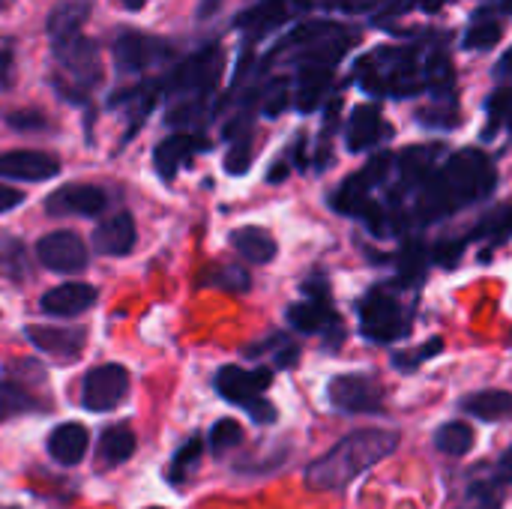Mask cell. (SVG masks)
Masks as SVG:
<instances>
[{
	"label": "cell",
	"instance_id": "836d02e7",
	"mask_svg": "<svg viewBox=\"0 0 512 509\" xmlns=\"http://www.w3.org/2000/svg\"><path fill=\"white\" fill-rule=\"evenodd\" d=\"M240 441H243V426H240L237 420H228V417H225V420L213 423V429H210V450H213L216 456L234 450Z\"/></svg>",
	"mask_w": 512,
	"mask_h": 509
},
{
	"label": "cell",
	"instance_id": "7a4b0ae2",
	"mask_svg": "<svg viewBox=\"0 0 512 509\" xmlns=\"http://www.w3.org/2000/svg\"><path fill=\"white\" fill-rule=\"evenodd\" d=\"M402 444L399 432L390 429H360L345 435L330 453L315 459L306 471V486L315 492H342L360 474L384 462Z\"/></svg>",
	"mask_w": 512,
	"mask_h": 509
},
{
	"label": "cell",
	"instance_id": "8992f818",
	"mask_svg": "<svg viewBox=\"0 0 512 509\" xmlns=\"http://www.w3.org/2000/svg\"><path fill=\"white\" fill-rule=\"evenodd\" d=\"M306 300L303 303H294L288 309V324L297 330V333H321L327 336V348L336 351L339 342L345 339V330H342V321L339 315L333 312L330 306V294H327V282H306Z\"/></svg>",
	"mask_w": 512,
	"mask_h": 509
},
{
	"label": "cell",
	"instance_id": "d590c367",
	"mask_svg": "<svg viewBox=\"0 0 512 509\" xmlns=\"http://www.w3.org/2000/svg\"><path fill=\"white\" fill-rule=\"evenodd\" d=\"M249 165H252V135H249V129H240V135L234 138V144L225 156V171L237 177V174H246Z\"/></svg>",
	"mask_w": 512,
	"mask_h": 509
},
{
	"label": "cell",
	"instance_id": "8fae6325",
	"mask_svg": "<svg viewBox=\"0 0 512 509\" xmlns=\"http://www.w3.org/2000/svg\"><path fill=\"white\" fill-rule=\"evenodd\" d=\"M129 396V372L120 363L96 366L84 375L81 384V405L93 414L114 411Z\"/></svg>",
	"mask_w": 512,
	"mask_h": 509
},
{
	"label": "cell",
	"instance_id": "52a82bcc",
	"mask_svg": "<svg viewBox=\"0 0 512 509\" xmlns=\"http://www.w3.org/2000/svg\"><path fill=\"white\" fill-rule=\"evenodd\" d=\"M360 330L366 339H372L378 345H390L411 333V315L393 294L372 291L360 303Z\"/></svg>",
	"mask_w": 512,
	"mask_h": 509
},
{
	"label": "cell",
	"instance_id": "ffe728a7",
	"mask_svg": "<svg viewBox=\"0 0 512 509\" xmlns=\"http://www.w3.org/2000/svg\"><path fill=\"white\" fill-rule=\"evenodd\" d=\"M90 447V432L81 423H63L48 435V453L57 465L75 468Z\"/></svg>",
	"mask_w": 512,
	"mask_h": 509
},
{
	"label": "cell",
	"instance_id": "8d00e7d4",
	"mask_svg": "<svg viewBox=\"0 0 512 509\" xmlns=\"http://www.w3.org/2000/svg\"><path fill=\"white\" fill-rule=\"evenodd\" d=\"M444 351V342L441 339H429L423 348H414V351H399V354H393V366L399 369V372H414V369H420L426 360H432L435 354H441Z\"/></svg>",
	"mask_w": 512,
	"mask_h": 509
},
{
	"label": "cell",
	"instance_id": "1f68e13d",
	"mask_svg": "<svg viewBox=\"0 0 512 509\" xmlns=\"http://www.w3.org/2000/svg\"><path fill=\"white\" fill-rule=\"evenodd\" d=\"M42 405L24 393L18 384H0V423H6L9 417H18V414H30V411H39Z\"/></svg>",
	"mask_w": 512,
	"mask_h": 509
},
{
	"label": "cell",
	"instance_id": "44dd1931",
	"mask_svg": "<svg viewBox=\"0 0 512 509\" xmlns=\"http://www.w3.org/2000/svg\"><path fill=\"white\" fill-rule=\"evenodd\" d=\"M333 84V66H321V63H306L300 66V75H297V108L300 111H315L321 102H324V93L330 90Z\"/></svg>",
	"mask_w": 512,
	"mask_h": 509
},
{
	"label": "cell",
	"instance_id": "c3c4849f",
	"mask_svg": "<svg viewBox=\"0 0 512 509\" xmlns=\"http://www.w3.org/2000/svg\"><path fill=\"white\" fill-rule=\"evenodd\" d=\"M417 3H420V9H423V12H438L447 0H417Z\"/></svg>",
	"mask_w": 512,
	"mask_h": 509
},
{
	"label": "cell",
	"instance_id": "ab89813d",
	"mask_svg": "<svg viewBox=\"0 0 512 509\" xmlns=\"http://www.w3.org/2000/svg\"><path fill=\"white\" fill-rule=\"evenodd\" d=\"M291 102V84L285 78H276L267 90H264V99H261V111L264 117H279Z\"/></svg>",
	"mask_w": 512,
	"mask_h": 509
},
{
	"label": "cell",
	"instance_id": "d6986e66",
	"mask_svg": "<svg viewBox=\"0 0 512 509\" xmlns=\"http://www.w3.org/2000/svg\"><path fill=\"white\" fill-rule=\"evenodd\" d=\"M90 240H93V252H99V255H108V258L129 255L135 246V219L126 210H120V213L102 219L93 228Z\"/></svg>",
	"mask_w": 512,
	"mask_h": 509
},
{
	"label": "cell",
	"instance_id": "7dc6e473",
	"mask_svg": "<svg viewBox=\"0 0 512 509\" xmlns=\"http://www.w3.org/2000/svg\"><path fill=\"white\" fill-rule=\"evenodd\" d=\"M288 177V165L285 162H279L273 171H270V183H279V180H285Z\"/></svg>",
	"mask_w": 512,
	"mask_h": 509
},
{
	"label": "cell",
	"instance_id": "b9f144b4",
	"mask_svg": "<svg viewBox=\"0 0 512 509\" xmlns=\"http://www.w3.org/2000/svg\"><path fill=\"white\" fill-rule=\"evenodd\" d=\"M6 123L15 132H45L48 129V117L39 111H9Z\"/></svg>",
	"mask_w": 512,
	"mask_h": 509
},
{
	"label": "cell",
	"instance_id": "bcb514c9",
	"mask_svg": "<svg viewBox=\"0 0 512 509\" xmlns=\"http://www.w3.org/2000/svg\"><path fill=\"white\" fill-rule=\"evenodd\" d=\"M219 6H222V0H201V6H198V18H210Z\"/></svg>",
	"mask_w": 512,
	"mask_h": 509
},
{
	"label": "cell",
	"instance_id": "d6a6232c",
	"mask_svg": "<svg viewBox=\"0 0 512 509\" xmlns=\"http://www.w3.org/2000/svg\"><path fill=\"white\" fill-rule=\"evenodd\" d=\"M0 273L12 282H21V279H30V261H27V252L18 240H6L3 249H0Z\"/></svg>",
	"mask_w": 512,
	"mask_h": 509
},
{
	"label": "cell",
	"instance_id": "f907efd6",
	"mask_svg": "<svg viewBox=\"0 0 512 509\" xmlns=\"http://www.w3.org/2000/svg\"><path fill=\"white\" fill-rule=\"evenodd\" d=\"M498 72H501V75H507V72H510V75H512V51H510V54H507V57H504V60H501Z\"/></svg>",
	"mask_w": 512,
	"mask_h": 509
},
{
	"label": "cell",
	"instance_id": "ee69618b",
	"mask_svg": "<svg viewBox=\"0 0 512 509\" xmlns=\"http://www.w3.org/2000/svg\"><path fill=\"white\" fill-rule=\"evenodd\" d=\"M15 84V54L9 45L0 48V90H9Z\"/></svg>",
	"mask_w": 512,
	"mask_h": 509
},
{
	"label": "cell",
	"instance_id": "74e56055",
	"mask_svg": "<svg viewBox=\"0 0 512 509\" xmlns=\"http://www.w3.org/2000/svg\"><path fill=\"white\" fill-rule=\"evenodd\" d=\"M201 453H204V444H201V438H189L180 450H177V456H174V462H171V483H180L195 465H198V459H201Z\"/></svg>",
	"mask_w": 512,
	"mask_h": 509
},
{
	"label": "cell",
	"instance_id": "4fadbf2b",
	"mask_svg": "<svg viewBox=\"0 0 512 509\" xmlns=\"http://www.w3.org/2000/svg\"><path fill=\"white\" fill-rule=\"evenodd\" d=\"M108 204L102 186L93 183H66L54 189L45 201V213L51 216H99Z\"/></svg>",
	"mask_w": 512,
	"mask_h": 509
},
{
	"label": "cell",
	"instance_id": "7c38bea8",
	"mask_svg": "<svg viewBox=\"0 0 512 509\" xmlns=\"http://www.w3.org/2000/svg\"><path fill=\"white\" fill-rule=\"evenodd\" d=\"M36 255L42 267H48L51 273H66V276L87 270V261H90L87 243L75 231H51L39 237Z\"/></svg>",
	"mask_w": 512,
	"mask_h": 509
},
{
	"label": "cell",
	"instance_id": "f546056e",
	"mask_svg": "<svg viewBox=\"0 0 512 509\" xmlns=\"http://www.w3.org/2000/svg\"><path fill=\"white\" fill-rule=\"evenodd\" d=\"M201 285H213V288H222V291H231V294H243V291L252 288V276H249L246 267L219 264V267H213V270L201 279Z\"/></svg>",
	"mask_w": 512,
	"mask_h": 509
},
{
	"label": "cell",
	"instance_id": "5b68a950",
	"mask_svg": "<svg viewBox=\"0 0 512 509\" xmlns=\"http://www.w3.org/2000/svg\"><path fill=\"white\" fill-rule=\"evenodd\" d=\"M225 66V54L219 45H207L198 54H192L189 60H183L168 81H162V90L180 99H207L213 93V87L219 84Z\"/></svg>",
	"mask_w": 512,
	"mask_h": 509
},
{
	"label": "cell",
	"instance_id": "7402d4cb",
	"mask_svg": "<svg viewBox=\"0 0 512 509\" xmlns=\"http://www.w3.org/2000/svg\"><path fill=\"white\" fill-rule=\"evenodd\" d=\"M462 411L483 420V423H501L512 417V393L507 390H483V393H471L468 399H462Z\"/></svg>",
	"mask_w": 512,
	"mask_h": 509
},
{
	"label": "cell",
	"instance_id": "f35d334b",
	"mask_svg": "<svg viewBox=\"0 0 512 509\" xmlns=\"http://www.w3.org/2000/svg\"><path fill=\"white\" fill-rule=\"evenodd\" d=\"M512 234V207H501L492 216H486V222L474 231V237H489L492 243H501Z\"/></svg>",
	"mask_w": 512,
	"mask_h": 509
},
{
	"label": "cell",
	"instance_id": "cb8c5ba5",
	"mask_svg": "<svg viewBox=\"0 0 512 509\" xmlns=\"http://www.w3.org/2000/svg\"><path fill=\"white\" fill-rule=\"evenodd\" d=\"M87 15H90V3L87 0H66V3H60L48 15V36H51V42L57 45V42H63L69 36H78L84 21H87Z\"/></svg>",
	"mask_w": 512,
	"mask_h": 509
},
{
	"label": "cell",
	"instance_id": "6da1fadb",
	"mask_svg": "<svg viewBox=\"0 0 512 509\" xmlns=\"http://www.w3.org/2000/svg\"><path fill=\"white\" fill-rule=\"evenodd\" d=\"M498 174L492 159L483 150H462L453 153L441 171H435L423 183V198L417 204V219L420 222H435L444 219L462 207H471L495 192Z\"/></svg>",
	"mask_w": 512,
	"mask_h": 509
},
{
	"label": "cell",
	"instance_id": "681fc988",
	"mask_svg": "<svg viewBox=\"0 0 512 509\" xmlns=\"http://www.w3.org/2000/svg\"><path fill=\"white\" fill-rule=\"evenodd\" d=\"M120 3H123V6H126L129 12H138V9H144V6H147L150 0H120Z\"/></svg>",
	"mask_w": 512,
	"mask_h": 509
},
{
	"label": "cell",
	"instance_id": "9c48e42d",
	"mask_svg": "<svg viewBox=\"0 0 512 509\" xmlns=\"http://www.w3.org/2000/svg\"><path fill=\"white\" fill-rule=\"evenodd\" d=\"M393 168V156L390 153H378L369 165H363L354 177H348L333 195H330V207L336 213H348V216H363L366 207L372 204V189L381 186L387 180V171Z\"/></svg>",
	"mask_w": 512,
	"mask_h": 509
},
{
	"label": "cell",
	"instance_id": "5bb4252c",
	"mask_svg": "<svg viewBox=\"0 0 512 509\" xmlns=\"http://www.w3.org/2000/svg\"><path fill=\"white\" fill-rule=\"evenodd\" d=\"M60 171V159L45 150H9L0 153V177L24 180V183H42L51 180Z\"/></svg>",
	"mask_w": 512,
	"mask_h": 509
},
{
	"label": "cell",
	"instance_id": "e575fe53",
	"mask_svg": "<svg viewBox=\"0 0 512 509\" xmlns=\"http://www.w3.org/2000/svg\"><path fill=\"white\" fill-rule=\"evenodd\" d=\"M504 36V27L501 21H477L468 33H465V48L471 51H486V48H495Z\"/></svg>",
	"mask_w": 512,
	"mask_h": 509
},
{
	"label": "cell",
	"instance_id": "816d5d0a",
	"mask_svg": "<svg viewBox=\"0 0 512 509\" xmlns=\"http://www.w3.org/2000/svg\"><path fill=\"white\" fill-rule=\"evenodd\" d=\"M150 509H162V507H150Z\"/></svg>",
	"mask_w": 512,
	"mask_h": 509
},
{
	"label": "cell",
	"instance_id": "e0dca14e",
	"mask_svg": "<svg viewBox=\"0 0 512 509\" xmlns=\"http://www.w3.org/2000/svg\"><path fill=\"white\" fill-rule=\"evenodd\" d=\"M96 288L87 285V282H66V285H57L51 291L42 294L39 300V309L51 318H75L81 312H87L93 303H96Z\"/></svg>",
	"mask_w": 512,
	"mask_h": 509
},
{
	"label": "cell",
	"instance_id": "ba28073f",
	"mask_svg": "<svg viewBox=\"0 0 512 509\" xmlns=\"http://www.w3.org/2000/svg\"><path fill=\"white\" fill-rule=\"evenodd\" d=\"M327 402L339 414H384V387L372 375H336L327 384Z\"/></svg>",
	"mask_w": 512,
	"mask_h": 509
},
{
	"label": "cell",
	"instance_id": "d4e9b609",
	"mask_svg": "<svg viewBox=\"0 0 512 509\" xmlns=\"http://www.w3.org/2000/svg\"><path fill=\"white\" fill-rule=\"evenodd\" d=\"M159 90H162V84H138V87L120 90V93L111 96L108 108H123V111L129 114L132 129H135V126L144 123V117L153 111V105H156V99H159Z\"/></svg>",
	"mask_w": 512,
	"mask_h": 509
},
{
	"label": "cell",
	"instance_id": "7bdbcfd3",
	"mask_svg": "<svg viewBox=\"0 0 512 509\" xmlns=\"http://www.w3.org/2000/svg\"><path fill=\"white\" fill-rule=\"evenodd\" d=\"M423 249L420 246H408L402 252V273H405V282H414L417 276H423Z\"/></svg>",
	"mask_w": 512,
	"mask_h": 509
},
{
	"label": "cell",
	"instance_id": "277c9868",
	"mask_svg": "<svg viewBox=\"0 0 512 509\" xmlns=\"http://www.w3.org/2000/svg\"><path fill=\"white\" fill-rule=\"evenodd\" d=\"M216 393L243 408L258 426H270L276 420V408L264 399L267 387L273 384L270 369H243V366H222L216 372Z\"/></svg>",
	"mask_w": 512,
	"mask_h": 509
},
{
	"label": "cell",
	"instance_id": "f6af8a7d",
	"mask_svg": "<svg viewBox=\"0 0 512 509\" xmlns=\"http://www.w3.org/2000/svg\"><path fill=\"white\" fill-rule=\"evenodd\" d=\"M21 201H24V195H21L18 189L0 183V216L9 213V210H15V207H21Z\"/></svg>",
	"mask_w": 512,
	"mask_h": 509
},
{
	"label": "cell",
	"instance_id": "4316f807",
	"mask_svg": "<svg viewBox=\"0 0 512 509\" xmlns=\"http://www.w3.org/2000/svg\"><path fill=\"white\" fill-rule=\"evenodd\" d=\"M288 18V0H261L252 9H246L243 15H237V27L249 30L252 36L270 33L273 27H279Z\"/></svg>",
	"mask_w": 512,
	"mask_h": 509
},
{
	"label": "cell",
	"instance_id": "60d3db41",
	"mask_svg": "<svg viewBox=\"0 0 512 509\" xmlns=\"http://www.w3.org/2000/svg\"><path fill=\"white\" fill-rule=\"evenodd\" d=\"M477 474L492 483L495 489H504V486H512V447L492 465V468H477Z\"/></svg>",
	"mask_w": 512,
	"mask_h": 509
},
{
	"label": "cell",
	"instance_id": "f5cc1de1",
	"mask_svg": "<svg viewBox=\"0 0 512 509\" xmlns=\"http://www.w3.org/2000/svg\"><path fill=\"white\" fill-rule=\"evenodd\" d=\"M0 6H3V0H0Z\"/></svg>",
	"mask_w": 512,
	"mask_h": 509
},
{
	"label": "cell",
	"instance_id": "2e32d148",
	"mask_svg": "<svg viewBox=\"0 0 512 509\" xmlns=\"http://www.w3.org/2000/svg\"><path fill=\"white\" fill-rule=\"evenodd\" d=\"M24 336L45 354L60 357V360H75L84 345H87V330L84 327H39L30 324Z\"/></svg>",
	"mask_w": 512,
	"mask_h": 509
},
{
	"label": "cell",
	"instance_id": "3957f363",
	"mask_svg": "<svg viewBox=\"0 0 512 509\" xmlns=\"http://www.w3.org/2000/svg\"><path fill=\"white\" fill-rule=\"evenodd\" d=\"M54 60H57V78H54L57 93L66 102H84L87 90H93L102 78L96 42H90L81 33L69 36L54 45Z\"/></svg>",
	"mask_w": 512,
	"mask_h": 509
},
{
	"label": "cell",
	"instance_id": "ac0fdd59",
	"mask_svg": "<svg viewBox=\"0 0 512 509\" xmlns=\"http://www.w3.org/2000/svg\"><path fill=\"white\" fill-rule=\"evenodd\" d=\"M390 135V126L384 123L381 111L375 105H360L345 123V144L351 153H363L378 147Z\"/></svg>",
	"mask_w": 512,
	"mask_h": 509
},
{
	"label": "cell",
	"instance_id": "4dcf8cb0",
	"mask_svg": "<svg viewBox=\"0 0 512 509\" xmlns=\"http://www.w3.org/2000/svg\"><path fill=\"white\" fill-rule=\"evenodd\" d=\"M246 354H249V357L273 354L276 369H291V366L300 360V348H297V342H291V339H288V336H282V333L270 336V339H267V342H261V345H252Z\"/></svg>",
	"mask_w": 512,
	"mask_h": 509
},
{
	"label": "cell",
	"instance_id": "9a60e30c",
	"mask_svg": "<svg viewBox=\"0 0 512 509\" xmlns=\"http://www.w3.org/2000/svg\"><path fill=\"white\" fill-rule=\"evenodd\" d=\"M207 150V141L201 135H192V132H177V135H168L165 141L156 144L153 150V165L159 171L162 180H174L177 171L192 162L195 153H204Z\"/></svg>",
	"mask_w": 512,
	"mask_h": 509
},
{
	"label": "cell",
	"instance_id": "83f0119b",
	"mask_svg": "<svg viewBox=\"0 0 512 509\" xmlns=\"http://www.w3.org/2000/svg\"><path fill=\"white\" fill-rule=\"evenodd\" d=\"M135 447H138V441L129 426H111V429H105V435L99 441V453L108 465L129 462L135 456Z\"/></svg>",
	"mask_w": 512,
	"mask_h": 509
},
{
	"label": "cell",
	"instance_id": "484cf974",
	"mask_svg": "<svg viewBox=\"0 0 512 509\" xmlns=\"http://www.w3.org/2000/svg\"><path fill=\"white\" fill-rule=\"evenodd\" d=\"M441 159V144H414L399 156V171L405 183H426L435 174V162Z\"/></svg>",
	"mask_w": 512,
	"mask_h": 509
},
{
	"label": "cell",
	"instance_id": "f1b7e54d",
	"mask_svg": "<svg viewBox=\"0 0 512 509\" xmlns=\"http://www.w3.org/2000/svg\"><path fill=\"white\" fill-rule=\"evenodd\" d=\"M435 447L447 456H465L471 447H474V429L468 423H444L438 432H435Z\"/></svg>",
	"mask_w": 512,
	"mask_h": 509
},
{
	"label": "cell",
	"instance_id": "30bf717a",
	"mask_svg": "<svg viewBox=\"0 0 512 509\" xmlns=\"http://www.w3.org/2000/svg\"><path fill=\"white\" fill-rule=\"evenodd\" d=\"M114 51V66L117 72L123 75H138V72H147L159 63H165L171 57V42L159 39V36H150V33H123L114 39L111 45Z\"/></svg>",
	"mask_w": 512,
	"mask_h": 509
},
{
	"label": "cell",
	"instance_id": "603a6c76",
	"mask_svg": "<svg viewBox=\"0 0 512 509\" xmlns=\"http://www.w3.org/2000/svg\"><path fill=\"white\" fill-rule=\"evenodd\" d=\"M231 246L249 261V264H270L279 252L276 240L264 231V228H255V225H246V228H237L231 231Z\"/></svg>",
	"mask_w": 512,
	"mask_h": 509
}]
</instances>
